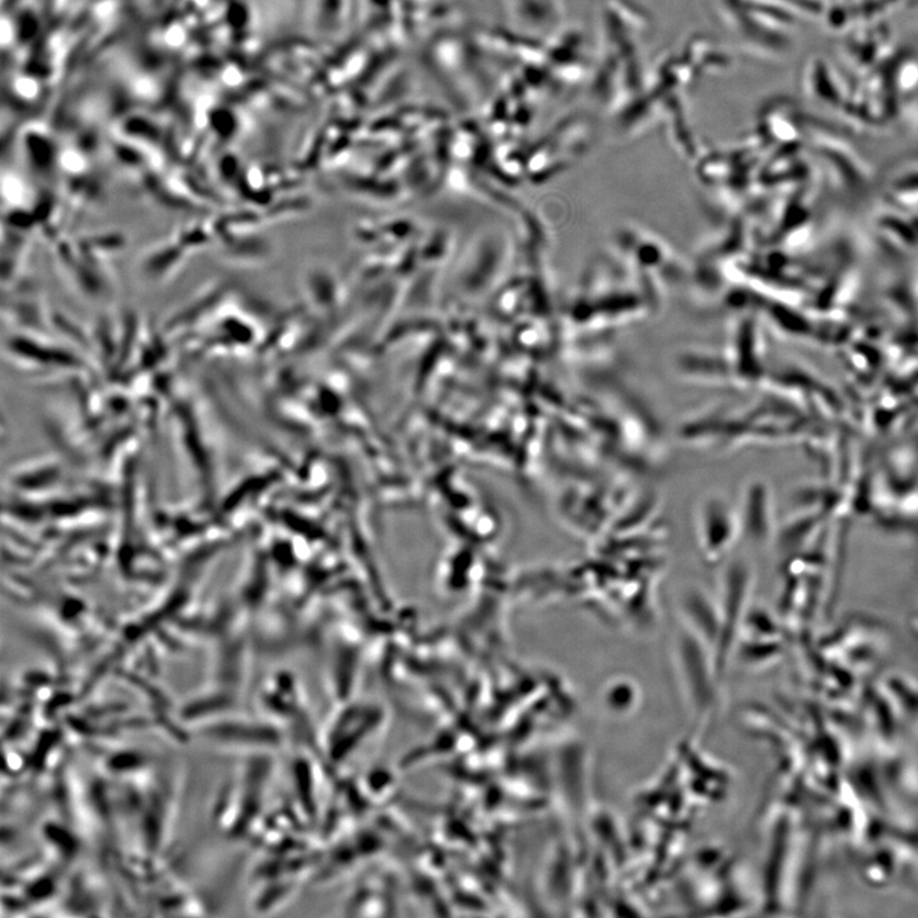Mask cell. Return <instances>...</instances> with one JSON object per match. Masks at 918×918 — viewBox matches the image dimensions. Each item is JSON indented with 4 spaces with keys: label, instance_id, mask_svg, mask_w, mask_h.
Returning <instances> with one entry per match:
<instances>
[{
    "label": "cell",
    "instance_id": "cell-1",
    "mask_svg": "<svg viewBox=\"0 0 918 918\" xmlns=\"http://www.w3.org/2000/svg\"><path fill=\"white\" fill-rule=\"evenodd\" d=\"M728 519H730V513L721 499L712 497L702 505L699 536L708 558H718L725 553L728 538H730Z\"/></svg>",
    "mask_w": 918,
    "mask_h": 918
}]
</instances>
